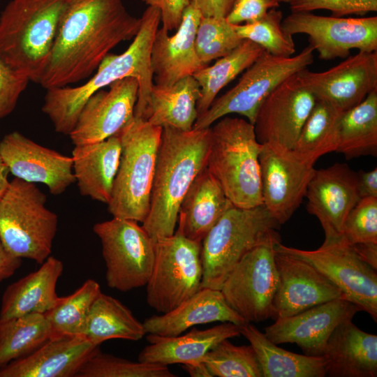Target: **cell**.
<instances>
[{"instance_id": "cell-33", "label": "cell", "mask_w": 377, "mask_h": 377, "mask_svg": "<svg viewBox=\"0 0 377 377\" xmlns=\"http://www.w3.org/2000/svg\"><path fill=\"white\" fill-rule=\"evenodd\" d=\"M146 334L143 323L126 306L101 292L89 310L84 336L100 346L113 339L137 341Z\"/></svg>"}, {"instance_id": "cell-49", "label": "cell", "mask_w": 377, "mask_h": 377, "mask_svg": "<svg viewBox=\"0 0 377 377\" xmlns=\"http://www.w3.org/2000/svg\"><path fill=\"white\" fill-rule=\"evenodd\" d=\"M357 188L360 199L377 197V168L357 172Z\"/></svg>"}, {"instance_id": "cell-18", "label": "cell", "mask_w": 377, "mask_h": 377, "mask_svg": "<svg viewBox=\"0 0 377 377\" xmlns=\"http://www.w3.org/2000/svg\"><path fill=\"white\" fill-rule=\"evenodd\" d=\"M108 91L98 90L85 103L68 135L74 145L104 140L118 133L134 117L138 83L134 77L118 80Z\"/></svg>"}, {"instance_id": "cell-51", "label": "cell", "mask_w": 377, "mask_h": 377, "mask_svg": "<svg viewBox=\"0 0 377 377\" xmlns=\"http://www.w3.org/2000/svg\"><path fill=\"white\" fill-rule=\"evenodd\" d=\"M351 246L363 261L377 269V243H358Z\"/></svg>"}, {"instance_id": "cell-17", "label": "cell", "mask_w": 377, "mask_h": 377, "mask_svg": "<svg viewBox=\"0 0 377 377\" xmlns=\"http://www.w3.org/2000/svg\"><path fill=\"white\" fill-rule=\"evenodd\" d=\"M263 205L271 216L283 224L305 197L315 168L290 151L278 152L263 145L259 156Z\"/></svg>"}, {"instance_id": "cell-36", "label": "cell", "mask_w": 377, "mask_h": 377, "mask_svg": "<svg viewBox=\"0 0 377 377\" xmlns=\"http://www.w3.org/2000/svg\"><path fill=\"white\" fill-rule=\"evenodd\" d=\"M264 50L256 43L244 40L230 53L218 59L214 64L207 65L195 72L193 76L200 87L197 103L198 116L205 113L218 93L249 68Z\"/></svg>"}, {"instance_id": "cell-21", "label": "cell", "mask_w": 377, "mask_h": 377, "mask_svg": "<svg viewBox=\"0 0 377 377\" xmlns=\"http://www.w3.org/2000/svg\"><path fill=\"white\" fill-rule=\"evenodd\" d=\"M305 197L308 212L316 216L323 227L324 242L338 240L348 213L360 200L357 172L346 163L315 169Z\"/></svg>"}, {"instance_id": "cell-41", "label": "cell", "mask_w": 377, "mask_h": 377, "mask_svg": "<svg viewBox=\"0 0 377 377\" xmlns=\"http://www.w3.org/2000/svg\"><path fill=\"white\" fill-rule=\"evenodd\" d=\"M282 20V12L272 8L256 22L232 26L241 39L256 43L274 56L289 57L295 53V46L292 36L283 30Z\"/></svg>"}, {"instance_id": "cell-26", "label": "cell", "mask_w": 377, "mask_h": 377, "mask_svg": "<svg viewBox=\"0 0 377 377\" xmlns=\"http://www.w3.org/2000/svg\"><path fill=\"white\" fill-rule=\"evenodd\" d=\"M323 355L327 360L326 376H377V336L362 331L352 320L335 327Z\"/></svg>"}, {"instance_id": "cell-30", "label": "cell", "mask_w": 377, "mask_h": 377, "mask_svg": "<svg viewBox=\"0 0 377 377\" xmlns=\"http://www.w3.org/2000/svg\"><path fill=\"white\" fill-rule=\"evenodd\" d=\"M232 205L219 181L205 167L181 202L177 226L186 237L202 242Z\"/></svg>"}, {"instance_id": "cell-11", "label": "cell", "mask_w": 377, "mask_h": 377, "mask_svg": "<svg viewBox=\"0 0 377 377\" xmlns=\"http://www.w3.org/2000/svg\"><path fill=\"white\" fill-rule=\"evenodd\" d=\"M279 242L275 230L243 256L220 289L228 304L247 323L274 318L279 285L275 245Z\"/></svg>"}, {"instance_id": "cell-6", "label": "cell", "mask_w": 377, "mask_h": 377, "mask_svg": "<svg viewBox=\"0 0 377 377\" xmlns=\"http://www.w3.org/2000/svg\"><path fill=\"white\" fill-rule=\"evenodd\" d=\"M163 128L133 118L117 133L121 151L108 211L142 223L149 210Z\"/></svg>"}, {"instance_id": "cell-16", "label": "cell", "mask_w": 377, "mask_h": 377, "mask_svg": "<svg viewBox=\"0 0 377 377\" xmlns=\"http://www.w3.org/2000/svg\"><path fill=\"white\" fill-rule=\"evenodd\" d=\"M297 76L316 99L346 112L377 89V52H359L327 71L312 72L306 68Z\"/></svg>"}, {"instance_id": "cell-43", "label": "cell", "mask_w": 377, "mask_h": 377, "mask_svg": "<svg viewBox=\"0 0 377 377\" xmlns=\"http://www.w3.org/2000/svg\"><path fill=\"white\" fill-rule=\"evenodd\" d=\"M342 238L350 245L377 243V197L359 200L344 221Z\"/></svg>"}, {"instance_id": "cell-20", "label": "cell", "mask_w": 377, "mask_h": 377, "mask_svg": "<svg viewBox=\"0 0 377 377\" xmlns=\"http://www.w3.org/2000/svg\"><path fill=\"white\" fill-rule=\"evenodd\" d=\"M361 309L344 299H335L295 315L279 318L265 327V334L273 343H296L309 356L324 355L328 338L341 323L352 320Z\"/></svg>"}, {"instance_id": "cell-10", "label": "cell", "mask_w": 377, "mask_h": 377, "mask_svg": "<svg viewBox=\"0 0 377 377\" xmlns=\"http://www.w3.org/2000/svg\"><path fill=\"white\" fill-rule=\"evenodd\" d=\"M201 246L179 227L173 235L156 240L154 263L146 285L151 308L161 314L168 313L201 288Z\"/></svg>"}, {"instance_id": "cell-37", "label": "cell", "mask_w": 377, "mask_h": 377, "mask_svg": "<svg viewBox=\"0 0 377 377\" xmlns=\"http://www.w3.org/2000/svg\"><path fill=\"white\" fill-rule=\"evenodd\" d=\"M49 339L50 327L44 313L0 320V368L29 355Z\"/></svg>"}, {"instance_id": "cell-9", "label": "cell", "mask_w": 377, "mask_h": 377, "mask_svg": "<svg viewBox=\"0 0 377 377\" xmlns=\"http://www.w3.org/2000/svg\"><path fill=\"white\" fill-rule=\"evenodd\" d=\"M313 47L309 45L299 54L289 57L274 56L265 50L245 70L239 82L215 98L208 110L199 115L193 129H204L232 113L246 117L254 124L264 99L286 78L306 68L313 62Z\"/></svg>"}, {"instance_id": "cell-50", "label": "cell", "mask_w": 377, "mask_h": 377, "mask_svg": "<svg viewBox=\"0 0 377 377\" xmlns=\"http://www.w3.org/2000/svg\"><path fill=\"white\" fill-rule=\"evenodd\" d=\"M21 264L22 259L9 253L0 240V283L12 276Z\"/></svg>"}, {"instance_id": "cell-25", "label": "cell", "mask_w": 377, "mask_h": 377, "mask_svg": "<svg viewBox=\"0 0 377 377\" xmlns=\"http://www.w3.org/2000/svg\"><path fill=\"white\" fill-rule=\"evenodd\" d=\"M216 321L239 327L247 323L228 304L220 290L201 288L172 310L149 317L142 323L147 334L176 336L194 325Z\"/></svg>"}, {"instance_id": "cell-31", "label": "cell", "mask_w": 377, "mask_h": 377, "mask_svg": "<svg viewBox=\"0 0 377 377\" xmlns=\"http://www.w3.org/2000/svg\"><path fill=\"white\" fill-rule=\"evenodd\" d=\"M199 97L200 87L193 75L186 76L169 87L154 84L146 120L163 128L191 131L198 117Z\"/></svg>"}, {"instance_id": "cell-47", "label": "cell", "mask_w": 377, "mask_h": 377, "mask_svg": "<svg viewBox=\"0 0 377 377\" xmlns=\"http://www.w3.org/2000/svg\"><path fill=\"white\" fill-rule=\"evenodd\" d=\"M149 6L156 8L161 14L162 27L170 31L177 30L183 13L190 0H142Z\"/></svg>"}, {"instance_id": "cell-40", "label": "cell", "mask_w": 377, "mask_h": 377, "mask_svg": "<svg viewBox=\"0 0 377 377\" xmlns=\"http://www.w3.org/2000/svg\"><path fill=\"white\" fill-rule=\"evenodd\" d=\"M75 377H177L168 366L132 362L103 353L99 348L80 367Z\"/></svg>"}, {"instance_id": "cell-46", "label": "cell", "mask_w": 377, "mask_h": 377, "mask_svg": "<svg viewBox=\"0 0 377 377\" xmlns=\"http://www.w3.org/2000/svg\"><path fill=\"white\" fill-rule=\"evenodd\" d=\"M279 4L277 0H236L226 20L232 25L254 22Z\"/></svg>"}, {"instance_id": "cell-38", "label": "cell", "mask_w": 377, "mask_h": 377, "mask_svg": "<svg viewBox=\"0 0 377 377\" xmlns=\"http://www.w3.org/2000/svg\"><path fill=\"white\" fill-rule=\"evenodd\" d=\"M98 283L87 279L71 295L59 297L44 314L50 327V339L62 336H84L91 306L101 293Z\"/></svg>"}, {"instance_id": "cell-27", "label": "cell", "mask_w": 377, "mask_h": 377, "mask_svg": "<svg viewBox=\"0 0 377 377\" xmlns=\"http://www.w3.org/2000/svg\"><path fill=\"white\" fill-rule=\"evenodd\" d=\"M240 334L239 327L230 322L205 330L194 327L176 336L148 334L146 338L149 344L140 351L138 361L166 366L198 362L216 344Z\"/></svg>"}, {"instance_id": "cell-35", "label": "cell", "mask_w": 377, "mask_h": 377, "mask_svg": "<svg viewBox=\"0 0 377 377\" xmlns=\"http://www.w3.org/2000/svg\"><path fill=\"white\" fill-rule=\"evenodd\" d=\"M343 112L328 102L316 99L291 150L293 154L301 161L314 165L320 156L336 151Z\"/></svg>"}, {"instance_id": "cell-32", "label": "cell", "mask_w": 377, "mask_h": 377, "mask_svg": "<svg viewBox=\"0 0 377 377\" xmlns=\"http://www.w3.org/2000/svg\"><path fill=\"white\" fill-rule=\"evenodd\" d=\"M239 330L254 349L263 377L326 376L327 360L325 355L309 356L283 349L251 323L240 326Z\"/></svg>"}, {"instance_id": "cell-15", "label": "cell", "mask_w": 377, "mask_h": 377, "mask_svg": "<svg viewBox=\"0 0 377 377\" xmlns=\"http://www.w3.org/2000/svg\"><path fill=\"white\" fill-rule=\"evenodd\" d=\"M316 101L297 73L286 78L258 110L253 124L258 141L278 152L292 150Z\"/></svg>"}, {"instance_id": "cell-29", "label": "cell", "mask_w": 377, "mask_h": 377, "mask_svg": "<svg viewBox=\"0 0 377 377\" xmlns=\"http://www.w3.org/2000/svg\"><path fill=\"white\" fill-rule=\"evenodd\" d=\"M63 270V263L50 256L38 269L9 285L2 295L0 320L49 311L59 298L56 286Z\"/></svg>"}, {"instance_id": "cell-54", "label": "cell", "mask_w": 377, "mask_h": 377, "mask_svg": "<svg viewBox=\"0 0 377 377\" xmlns=\"http://www.w3.org/2000/svg\"><path fill=\"white\" fill-rule=\"evenodd\" d=\"M277 1H279L280 3L281 2H284V3H288L290 1V0H277Z\"/></svg>"}, {"instance_id": "cell-8", "label": "cell", "mask_w": 377, "mask_h": 377, "mask_svg": "<svg viewBox=\"0 0 377 377\" xmlns=\"http://www.w3.org/2000/svg\"><path fill=\"white\" fill-rule=\"evenodd\" d=\"M279 226L263 205L251 208L232 205L202 241L201 288L220 290L243 256Z\"/></svg>"}, {"instance_id": "cell-45", "label": "cell", "mask_w": 377, "mask_h": 377, "mask_svg": "<svg viewBox=\"0 0 377 377\" xmlns=\"http://www.w3.org/2000/svg\"><path fill=\"white\" fill-rule=\"evenodd\" d=\"M30 80L9 66L0 56V119L15 109Z\"/></svg>"}, {"instance_id": "cell-48", "label": "cell", "mask_w": 377, "mask_h": 377, "mask_svg": "<svg viewBox=\"0 0 377 377\" xmlns=\"http://www.w3.org/2000/svg\"><path fill=\"white\" fill-rule=\"evenodd\" d=\"M236 0H190L202 17L226 18Z\"/></svg>"}, {"instance_id": "cell-24", "label": "cell", "mask_w": 377, "mask_h": 377, "mask_svg": "<svg viewBox=\"0 0 377 377\" xmlns=\"http://www.w3.org/2000/svg\"><path fill=\"white\" fill-rule=\"evenodd\" d=\"M99 346L82 335L47 340L29 355L0 368V377H72Z\"/></svg>"}, {"instance_id": "cell-12", "label": "cell", "mask_w": 377, "mask_h": 377, "mask_svg": "<svg viewBox=\"0 0 377 377\" xmlns=\"http://www.w3.org/2000/svg\"><path fill=\"white\" fill-rule=\"evenodd\" d=\"M138 222L123 218L97 223L105 263L108 286L127 292L147 285L156 253V241Z\"/></svg>"}, {"instance_id": "cell-44", "label": "cell", "mask_w": 377, "mask_h": 377, "mask_svg": "<svg viewBox=\"0 0 377 377\" xmlns=\"http://www.w3.org/2000/svg\"><path fill=\"white\" fill-rule=\"evenodd\" d=\"M288 3L291 12L327 10L337 17L377 10V0H290Z\"/></svg>"}, {"instance_id": "cell-53", "label": "cell", "mask_w": 377, "mask_h": 377, "mask_svg": "<svg viewBox=\"0 0 377 377\" xmlns=\"http://www.w3.org/2000/svg\"><path fill=\"white\" fill-rule=\"evenodd\" d=\"M9 170L0 155V198L7 190L10 182L8 179Z\"/></svg>"}, {"instance_id": "cell-42", "label": "cell", "mask_w": 377, "mask_h": 377, "mask_svg": "<svg viewBox=\"0 0 377 377\" xmlns=\"http://www.w3.org/2000/svg\"><path fill=\"white\" fill-rule=\"evenodd\" d=\"M243 40L226 18L202 17L196 32L195 47L200 61L207 66L211 61L230 53Z\"/></svg>"}, {"instance_id": "cell-19", "label": "cell", "mask_w": 377, "mask_h": 377, "mask_svg": "<svg viewBox=\"0 0 377 377\" xmlns=\"http://www.w3.org/2000/svg\"><path fill=\"white\" fill-rule=\"evenodd\" d=\"M0 155L16 178L43 184L52 195L63 193L75 182L72 157L41 146L17 131L0 141Z\"/></svg>"}, {"instance_id": "cell-2", "label": "cell", "mask_w": 377, "mask_h": 377, "mask_svg": "<svg viewBox=\"0 0 377 377\" xmlns=\"http://www.w3.org/2000/svg\"><path fill=\"white\" fill-rule=\"evenodd\" d=\"M140 29L126 50L108 54L97 72L84 84L75 87L46 89L42 111L50 119L56 132L69 135L89 98L104 87L128 77L138 83L134 117L147 119L153 83L151 52L154 36L161 23L158 9L152 6L143 13Z\"/></svg>"}, {"instance_id": "cell-13", "label": "cell", "mask_w": 377, "mask_h": 377, "mask_svg": "<svg viewBox=\"0 0 377 377\" xmlns=\"http://www.w3.org/2000/svg\"><path fill=\"white\" fill-rule=\"evenodd\" d=\"M276 249L313 266L342 292L343 297L377 320L376 269L363 261L341 237L324 242L316 250H302L276 243Z\"/></svg>"}, {"instance_id": "cell-14", "label": "cell", "mask_w": 377, "mask_h": 377, "mask_svg": "<svg viewBox=\"0 0 377 377\" xmlns=\"http://www.w3.org/2000/svg\"><path fill=\"white\" fill-rule=\"evenodd\" d=\"M285 32L306 34L319 59L346 58L350 50L376 52L377 17L345 18L316 15L310 12H291L282 20Z\"/></svg>"}, {"instance_id": "cell-39", "label": "cell", "mask_w": 377, "mask_h": 377, "mask_svg": "<svg viewBox=\"0 0 377 377\" xmlns=\"http://www.w3.org/2000/svg\"><path fill=\"white\" fill-rule=\"evenodd\" d=\"M226 339L212 347L202 359L213 376L262 377L256 354L249 346H235Z\"/></svg>"}, {"instance_id": "cell-3", "label": "cell", "mask_w": 377, "mask_h": 377, "mask_svg": "<svg viewBox=\"0 0 377 377\" xmlns=\"http://www.w3.org/2000/svg\"><path fill=\"white\" fill-rule=\"evenodd\" d=\"M211 128H163L149 213L142 226L156 241L173 235L179 209L196 176L206 167Z\"/></svg>"}, {"instance_id": "cell-1", "label": "cell", "mask_w": 377, "mask_h": 377, "mask_svg": "<svg viewBox=\"0 0 377 377\" xmlns=\"http://www.w3.org/2000/svg\"><path fill=\"white\" fill-rule=\"evenodd\" d=\"M140 24L123 0H71L39 84L49 89L89 77L111 50L136 36Z\"/></svg>"}, {"instance_id": "cell-7", "label": "cell", "mask_w": 377, "mask_h": 377, "mask_svg": "<svg viewBox=\"0 0 377 377\" xmlns=\"http://www.w3.org/2000/svg\"><path fill=\"white\" fill-rule=\"evenodd\" d=\"M34 183L15 177L0 198V240L7 251L38 264L50 256L57 215Z\"/></svg>"}, {"instance_id": "cell-4", "label": "cell", "mask_w": 377, "mask_h": 377, "mask_svg": "<svg viewBox=\"0 0 377 377\" xmlns=\"http://www.w3.org/2000/svg\"><path fill=\"white\" fill-rule=\"evenodd\" d=\"M71 0H11L0 15V56L38 83Z\"/></svg>"}, {"instance_id": "cell-34", "label": "cell", "mask_w": 377, "mask_h": 377, "mask_svg": "<svg viewBox=\"0 0 377 377\" xmlns=\"http://www.w3.org/2000/svg\"><path fill=\"white\" fill-rule=\"evenodd\" d=\"M336 151L347 159L377 155V89L360 104L343 112Z\"/></svg>"}, {"instance_id": "cell-22", "label": "cell", "mask_w": 377, "mask_h": 377, "mask_svg": "<svg viewBox=\"0 0 377 377\" xmlns=\"http://www.w3.org/2000/svg\"><path fill=\"white\" fill-rule=\"evenodd\" d=\"M275 262L279 285L273 302L274 320L343 298L340 289L308 262L276 247Z\"/></svg>"}, {"instance_id": "cell-28", "label": "cell", "mask_w": 377, "mask_h": 377, "mask_svg": "<svg viewBox=\"0 0 377 377\" xmlns=\"http://www.w3.org/2000/svg\"><path fill=\"white\" fill-rule=\"evenodd\" d=\"M121 151L117 134L100 142L75 145L71 156L73 170L82 195L108 204Z\"/></svg>"}, {"instance_id": "cell-52", "label": "cell", "mask_w": 377, "mask_h": 377, "mask_svg": "<svg viewBox=\"0 0 377 377\" xmlns=\"http://www.w3.org/2000/svg\"><path fill=\"white\" fill-rule=\"evenodd\" d=\"M182 367L191 377H213L209 368L202 361L182 364Z\"/></svg>"}, {"instance_id": "cell-23", "label": "cell", "mask_w": 377, "mask_h": 377, "mask_svg": "<svg viewBox=\"0 0 377 377\" xmlns=\"http://www.w3.org/2000/svg\"><path fill=\"white\" fill-rule=\"evenodd\" d=\"M202 17L199 9L190 1L175 34L170 36L163 27L157 29L151 52L155 84L171 86L206 66L199 59L195 47Z\"/></svg>"}, {"instance_id": "cell-5", "label": "cell", "mask_w": 377, "mask_h": 377, "mask_svg": "<svg viewBox=\"0 0 377 377\" xmlns=\"http://www.w3.org/2000/svg\"><path fill=\"white\" fill-rule=\"evenodd\" d=\"M211 128L207 168L233 205H263L260 153L263 148L248 120L223 117Z\"/></svg>"}]
</instances>
